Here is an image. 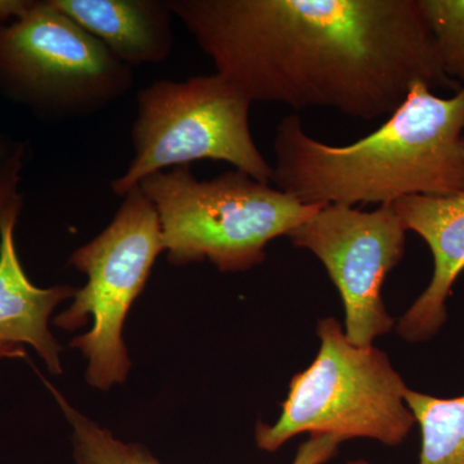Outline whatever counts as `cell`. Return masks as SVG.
Instances as JSON below:
<instances>
[{"label": "cell", "mask_w": 464, "mask_h": 464, "mask_svg": "<svg viewBox=\"0 0 464 464\" xmlns=\"http://www.w3.org/2000/svg\"><path fill=\"white\" fill-rule=\"evenodd\" d=\"M24 142L14 141L11 137L0 133V163L11 157Z\"/></svg>", "instance_id": "cell-18"}, {"label": "cell", "mask_w": 464, "mask_h": 464, "mask_svg": "<svg viewBox=\"0 0 464 464\" xmlns=\"http://www.w3.org/2000/svg\"><path fill=\"white\" fill-rule=\"evenodd\" d=\"M273 182L304 204H393L408 197L464 192V84L440 97L415 82L401 106L373 133L329 145L297 115L277 125Z\"/></svg>", "instance_id": "cell-2"}, {"label": "cell", "mask_w": 464, "mask_h": 464, "mask_svg": "<svg viewBox=\"0 0 464 464\" xmlns=\"http://www.w3.org/2000/svg\"><path fill=\"white\" fill-rule=\"evenodd\" d=\"M137 115L130 130L133 158L111 190L123 198L151 174L190 166L192 161L231 164L256 181L273 182L250 130L252 101L215 72L183 82L160 79L137 92Z\"/></svg>", "instance_id": "cell-5"}, {"label": "cell", "mask_w": 464, "mask_h": 464, "mask_svg": "<svg viewBox=\"0 0 464 464\" xmlns=\"http://www.w3.org/2000/svg\"><path fill=\"white\" fill-rule=\"evenodd\" d=\"M341 440L331 435H313L299 447L293 464H324L337 453Z\"/></svg>", "instance_id": "cell-16"}, {"label": "cell", "mask_w": 464, "mask_h": 464, "mask_svg": "<svg viewBox=\"0 0 464 464\" xmlns=\"http://www.w3.org/2000/svg\"><path fill=\"white\" fill-rule=\"evenodd\" d=\"M24 199L0 210V341L30 344L54 374L63 373L61 346L48 328L58 304L74 298L70 285L39 288L30 282L16 249L14 228Z\"/></svg>", "instance_id": "cell-10"}, {"label": "cell", "mask_w": 464, "mask_h": 464, "mask_svg": "<svg viewBox=\"0 0 464 464\" xmlns=\"http://www.w3.org/2000/svg\"><path fill=\"white\" fill-rule=\"evenodd\" d=\"M161 252L166 246L157 209L137 186L124 195L108 227L70 257L88 282L54 324L72 332L92 319L91 331L70 347L87 357V381L94 389L106 391L127 378L132 362L123 340L125 319Z\"/></svg>", "instance_id": "cell-7"}, {"label": "cell", "mask_w": 464, "mask_h": 464, "mask_svg": "<svg viewBox=\"0 0 464 464\" xmlns=\"http://www.w3.org/2000/svg\"><path fill=\"white\" fill-rule=\"evenodd\" d=\"M25 356V350H24L21 344L9 343V342L0 341V359H5V357L14 359V357Z\"/></svg>", "instance_id": "cell-19"}, {"label": "cell", "mask_w": 464, "mask_h": 464, "mask_svg": "<svg viewBox=\"0 0 464 464\" xmlns=\"http://www.w3.org/2000/svg\"><path fill=\"white\" fill-rule=\"evenodd\" d=\"M26 160L27 148L25 143H23L11 157L0 163V210L12 201L23 198L18 188Z\"/></svg>", "instance_id": "cell-15"}, {"label": "cell", "mask_w": 464, "mask_h": 464, "mask_svg": "<svg viewBox=\"0 0 464 464\" xmlns=\"http://www.w3.org/2000/svg\"><path fill=\"white\" fill-rule=\"evenodd\" d=\"M347 464H372V463L366 462L365 459H356V460H350V462H347Z\"/></svg>", "instance_id": "cell-20"}, {"label": "cell", "mask_w": 464, "mask_h": 464, "mask_svg": "<svg viewBox=\"0 0 464 464\" xmlns=\"http://www.w3.org/2000/svg\"><path fill=\"white\" fill-rule=\"evenodd\" d=\"M72 426L75 464H163L140 444L116 439L109 430L88 420L48 384Z\"/></svg>", "instance_id": "cell-13"}, {"label": "cell", "mask_w": 464, "mask_h": 464, "mask_svg": "<svg viewBox=\"0 0 464 464\" xmlns=\"http://www.w3.org/2000/svg\"><path fill=\"white\" fill-rule=\"evenodd\" d=\"M393 207L406 231L420 235L433 257L431 282L400 319L398 333L405 341H429L447 323L448 298L464 270V192L408 197Z\"/></svg>", "instance_id": "cell-9"}, {"label": "cell", "mask_w": 464, "mask_h": 464, "mask_svg": "<svg viewBox=\"0 0 464 464\" xmlns=\"http://www.w3.org/2000/svg\"><path fill=\"white\" fill-rule=\"evenodd\" d=\"M317 335L315 362L290 381L277 422L256 427L257 447L274 453L304 432L342 442L356 438L387 447L404 442L415 418L404 400L408 387L386 353L351 343L333 317L320 320Z\"/></svg>", "instance_id": "cell-4"}, {"label": "cell", "mask_w": 464, "mask_h": 464, "mask_svg": "<svg viewBox=\"0 0 464 464\" xmlns=\"http://www.w3.org/2000/svg\"><path fill=\"white\" fill-rule=\"evenodd\" d=\"M406 228L393 204L373 212L328 204L288 235L293 246L322 261L346 311V337L359 347L393 328L382 286L404 257Z\"/></svg>", "instance_id": "cell-8"}, {"label": "cell", "mask_w": 464, "mask_h": 464, "mask_svg": "<svg viewBox=\"0 0 464 464\" xmlns=\"http://www.w3.org/2000/svg\"><path fill=\"white\" fill-rule=\"evenodd\" d=\"M35 5L36 0H0V29L25 17Z\"/></svg>", "instance_id": "cell-17"}, {"label": "cell", "mask_w": 464, "mask_h": 464, "mask_svg": "<svg viewBox=\"0 0 464 464\" xmlns=\"http://www.w3.org/2000/svg\"><path fill=\"white\" fill-rule=\"evenodd\" d=\"M128 66L157 65L176 44L168 0H52Z\"/></svg>", "instance_id": "cell-11"}, {"label": "cell", "mask_w": 464, "mask_h": 464, "mask_svg": "<svg viewBox=\"0 0 464 464\" xmlns=\"http://www.w3.org/2000/svg\"><path fill=\"white\" fill-rule=\"evenodd\" d=\"M139 188L157 209L168 261L208 259L221 273L261 265L270 241L288 237L323 207L237 169L198 179L190 166L177 167L151 174Z\"/></svg>", "instance_id": "cell-3"}, {"label": "cell", "mask_w": 464, "mask_h": 464, "mask_svg": "<svg viewBox=\"0 0 464 464\" xmlns=\"http://www.w3.org/2000/svg\"><path fill=\"white\" fill-rule=\"evenodd\" d=\"M217 72L252 102L391 116L411 85L458 92L420 0H168Z\"/></svg>", "instance_id": "cell-1"}, {"label": "cell", "mask_w": 464, "mask_h": 464, "mask_svg": "<svg viewBox=\"0 0 464 464\" xmlns=\"http://www.w3.org/2000/svg\"><path fill=\"white\" fill-rule=\"evenodd\" d=\"M440 63L449 78L464 84V0H420Z\"/></svg>", "instance_id": "cell-14"}, {"label": "cell", "mask_w": 464, "mask_h": 464, "mask_svg": "<svg viewBox=\"0 0 464 464\" xmlns=\"http://www.w3.org/2000/svg\"><path fill=\"white\" fill-rule=\"evenodd\" d=\"M404 400L422 435L418 464H464V395L440 399L408 389Z\"/></svg>", "instance_id": "cell-12"}, {"label": "cell", "mask_w": 464, "mask_h": 464, "mask_svg": "<svg viewBox=\"0 0 464 464\" xmlns=\"http://www.w3.org/2000/svg\"><path fill=\"white\" fill-rule=\"evenodd\" d=\"M133 85V67L52 0H36L25 17L0 29V93L45 123L97 114Z\"/></svg>", "instance_id": "cell-6"}]
</instances>
